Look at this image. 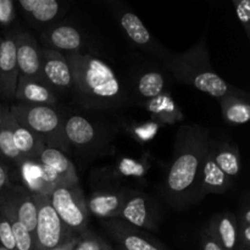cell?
<instances>
[{"instance_id": "26", "label": "cell", "mask_w": 250, "mask_h": 250, "mask_svg": "<svg viewBox=\"0 0 250 250\" xmlns=\"http://www.w3.org/2000/svg\"><path fill=\"white\" fill-rule=\"evenodd\" d=\"M215 163L229 180H236L241 175L242 161L238 146L226 141H214L211 144Z\"/></svg>"}, {"instance_id": "12", "label": "cell", "mask_w": 250, "mask_h": 250, "mask_svg": "<svg viewBox=\"0 0 250 250\" xmlns=\"http://www.w3.org/2000/svg\"><path fill=\"white\" fill-rule=\"evenodd\" d=\"M41 81L58 98L72 93V71L63 54L42 48Z\"/></svg>"}, {"instance_id": "32", "label": "cell", "mask_w": 250, "mask_h": 250, "mask_svg": "<svg viewBox=\"0 0 250 250\" xmlns=\"http://www.w3.org/2000/svg\"><path fill=\"white\" fill-rule=\"evenodd\" d=\"M1 199H0V246L9 250H15V239L14 234H12L11 224L2 209Z\"/></svg>"}, {"instance_id": "38", "label": "cell", "mask_w": 250, "mask_h": 250, "mask_svg": "<svg viewBox=\"0 0 250 250\" xmlns=\"http://www.w3.org/2000/svg\"><path fill=\"white\" fill-rule=\"evenodd\" d=\"M237 220H238L239 226H248V225H250V202L241 208V212L237 216Z\"/></svg>"}, {"instance_id": "20", "label": "cell", "mask_w": 250, "mask_h": 250, "mask_svg": "<svg viewBox=\"0 0 250 250\" xmlns=\"http://www.w3.org/2000/svg\"><path fill=\"white\" fill-rule=\"evenodd\" d=\"M204 229L225 250H238L239 224L237 215L229 211L219 212L209 220Z\"/></svg>"}, {"instance_id": "39", "label": "cell", "mask_w": 250, "mask_h": 250, "mask_svg": "<svg viewBox=\"0 0 250 250\" xmlns=\"http://www.w3.org/2000/svg\"><path fill=\"white\" fill-rule=\"evenodd\" d=\"M76 242H77V237L73 239H71L70 242H67V243L63 244V246L59 247V248L53 249V250H73V248H75V246H76Z\"/></svg>"}, {"instance_id": "4", "label": "cell", "mask_w": 250, "mask_h": 250, "mask_svg": "<svg viewBox=\"0 0 250 250\" xmlns=\"http://www.w3.org/2000/svg\"><path fill=\"white\" fill-rule=\"evenodd\" d=\"M9 107L14 119L41 138L45 146L59 149L65 154L71 150L65 134L66 117L56 106L15 103Z\"/></svg>"}, {"instance_id": "41", "label": "cell", "mask_w": 250, "mask_h": 250, "mask_svg": "<svg viewBox=\"0 0 250 250\" xmlns=\"http://www.w3.org/2000/svg\"><path fill=\"white\" fill-rule=\"evenodd\" d=\"M0 250H9V249H6V248H4L2 246H0Z\"/></svg>"}, {"instance_id": "5", "label": "cell", "mask_w": 250, "mask_h": 250, "mask_svg": "<svg viewBox=\"0 0 250 250\" xmlns=\"http://www.w3.org/2000/svg\"><path fill=\"white\" fill-rule=\"evenodd\" d=\"M65 134L70 149L81 158H98L106 154L116 138V129L82 115H71L66 119Z\"/></svg>"}, {"instance_id": "2", "label": "cell", "mask_w": 250, "mask_h": 250, "mask_svg": "<svg viewBox=\"0 0 250 250\" xmlns=\"http://www.w3.org/2000/svg\"><path fill=\"white\" fill-rule=\"evenodd\" d=\"M72 71V97L85 110H117L131 104V94L115 71L90 54L65 55Z\"/></svg>"}, {"instance_id": "24", "label": "cell", "mask_w": 250, "mask_h": 250, "mask_svg": "<svg viewBox=\"0 0 250 250\" xmlns=\"http://www.w3.org/2000/svg\"><path fill=\"white\" fill-rule=\"evenodd\" d=\"M143 106L151 115L154 121L160 126L175 125L185 119L183 112L181 111V109L177 106L176 102L167 90L159 97L146 102Z\"/></svg>"}, {"instance_id": "25", "label": "cell", "mask_w": 250, "mask_h": 250, "mask_svg": "<svg viewBox=\"0 0 250 250\" xmlns=\"http://www.w3.org/2000/svg\"><path fill=\"white\" fill-rule=\"evenodd\" d=\"M12 120L14 117L10 112L9 104L0 103V158L17 167L23 161V158L15 146Z\"/></svg>"}, {"instance_id": "22", "label": "cell", "mask_w": 250, "mask_h": 250, "mask_svg": "<svg viewBox=\"0 0 250 250\" xmlns=\"http://www.w3.org/2000/svg\"><path fill=\"white\" fill-rule=\"evenodd\" d=\"M15 100L16 103H23V104L49 105V106H56L59 103V98L41 80L23 77V76L19 77Z\"/></svg>"}, {"instance_id": "10", "label": "cell", "mask_w": 250, "mask_h": 250, "mask_svg": "<svg viewBox=\"0 0 250 250\" xmlns=\"http://www.w3.org/2000/svg\"><path fill=\"white\" fill-rule=\"evenodd\" d=\"M37 161L42 166L49 193L60 186L80 185L76 167L63 151L50 146H44L37 158Z\"/></svg>"}, {"instance_id": "3", "label": "cell", "mask_w": 250, "mask_h": 250, "mask_svg": "<svg viewBox=\"0 0 250 250\" xmlns=\"http://www.w3.org/2000/svg\"><path fill=\"white\" fill-rule=\"evenodd\" d=\"M164 66L178 83L190 85L220 100L237 89L217 75L210 62L207 33L183 53L168 51L163 59Z\"/></svg>"}, {"instance_id": "31", "label": "cell", "mask_w": 250, "mask_h": 250, "mask_svg": "<svg viewBox=\"0 0 250 250\" xmlns=\"http://www.w3.org/2000/svg\"><path fill=\"white\" fill-rule=\"evenodd\" d=\"M73 250H115V248L100 234L88 229L77 237Z\"/></svg>"}, {"instance_id": "7", "label": "cell", "mask_w": 250, "mask_h": 250, "mask_svg": "<svg viewBox=\"0 0 250 250\" xmlns=\"http://www.w3.org/2000/svg\"><path fill=\"white\" fill-rule=\"evenodd\" d=\"M34 199L38 209L34 234L37 250L56 249L77 237L61 221L51 205L49 195L34 194Z\"/></svg>"}, {"instance_id": "13", "label": "cell", "mask_w": 250, "mask_h": 250, "mask_svg": "<svg viewBox=\"0 0 250 250\" xmlns=\"http://www.w3.org/2000/svg\"><path fill=\"white\" fill-rule=\"evenodd\" d=\"M19 77L16 29H12L0 37V98L5 104L15 100Z\"/></svg>"}, {"instance_id": "29", "label": "cell", "mask_w": 250, "mask_h": 250, "mask_svg": "<svg viewBox=\"0 0 250 250\" xmlns=\"http://www.w3.org/2000/svg\"><path fill=\"white\" fill-rule=\"evenodd\" d=\"M1 205L7 219L10 220V224H11L12 234H14L15 239V250H37L34 236L20 224L19 220L15 216L14 210L5 202L4 198L1 199Z\"/></svg>"}, {"instance_id": "14", "label": "cell", "mask_w": 250, "mask_h": 250, "mask_svg": "<svg viewBox=\"0 0 250 250\" xmlns=\"http://www.w3.org/2000/svg\"><path fill=\"white\" fill-rule=\"evenodd\" d=\"M43 49L67 54L82 53L85 45L84 34L78 27L68 22H58L39 33Z\"/></svg>"}, {"instance_id": "27", "label": "cell", "mask_w": 250, "mask_h": 250, "mask_svg": "<svg viewBox=\"0 0 250 250\" xmlns=\"http://www.w3.org/2000/svg\"><path fill=\"white\" fill-rule=\"evenodd\" d=\"M12 134H14L15 146L23 160H37L42 149L45 146L43 141L32 133L29 129L21 126L15 119L12 120Z\"/></svg>"}, {"instance_id": "33", "label": "cell", "mask_w": 250, "mask_h": 250, "mask_svg": "<svg viewBox=\"0 0 250 250\" xmlns=\"http://www.w3.org/2000/svg\"><path fill=\"white\" fill-rule=\"evenodd\" d=\"M233 5L237 19L243 26L247 37L250 41V0H234Z\"/></svg>"}, {"instance_id": "36", "label": "cell", "mask_w": 250, "mask_h": 250, "mask_svg": "<svg viewBox=\"0 0 250 250\" xmlns=\"http://www.w3.org/2000/svg\"><path fill=\"white\" fill-rule=\"evenodd\" d=\"M199 238L200 248H202V250H225L221 246H220V243L214 238V237L210 236V234L208 233V231L204 227H203L202 231H200Z\"/></svg>"}, {"instance_id": "35", "label": "cell", "mask_w": 250, "mask_h": 250, "mask_svg": "<svg viewBox=\"0 0 250 250\" xmlns=\"http://www.w3.org/2000/svg\"><path fill=\"white\" fill-rule=\"evenodd\" d=\"M16 20V4L12 0H0V27H10Z\"/></svg>"}, {"instance_id": "42", "label": "cell", "mask_w": 250, "mask_h": 250, "mask_svg": "<svg viewBox=\"0 0 250 250\" xmlns=\"http://www.w3.org/2000/svg\"><path fill=\"white\" fill-rule=\"evenodd\" d=\"M238 250H249V249H246V248H241V247H239Z\"/></svg>"}, {"instance_id": "18", "label": "cell", "mask_w": 250, "mask_h": 250, "mask_svg": "<svg viewBox=\"0 0 250 250\" xmlns=\"http://www.w3.org/2000/svg\"><path fill=\"white\" fill-rule=\"evenodd\" d=\"M16 55L20 76L41 80L42 46L33 34L16 29Z\"/></svg>"}, {"instance_id": "16", "label": "cell", "mask_w": 250, "mask_h": 250, "mask_svg": "<svg viewBox=\"0 0 250 250\" xmlns=\"http://www.w3.org/2000/svg\"><path fill=\"white\" fill-rule=\"evenodd\" d=\"M129 190L131 188L109 186L92 192L87 199L89 215L98 217L102 221L119 219Z\"/></svg>"}, {"instance_id": "34", "label": "cell", "mask_w": 250, "mask_h": 250, "mask_svg": "<svg viewBox=\"0 0 250 250\" xmlns=\"http://www.w3.org/2000/svg\"><path fill=\"white\" fill-rule=\"evenodd\" d=\"M15 182L12 181V173H11V165L7 164L4 159L0 158V199L4 198Z\"/></svg>"}, {"instance_id": "1", "label": "cell", "mask_w": 250, "mask_h": 250, "mask_svg": "<svg viewBox=\"0 0 250 250\" xmlns=\"http://www.w3.org/2000/svg\"><path fill=\"white\" fill-rule=\"evenodd\" d=\"M212 142L209 129L200 125H183L173 142V155L161 192L170 207L192 205L203 160Z\"/></svg>"}, {"instance_id": "15", "label": "cell", "mask_w": 250, "mask_h": 250, "mask_svg": "<svg viewBox=\"0 0 250 250\" xmlns=\"http://www.w3.org/2000/svg\"><path fill=\"white\" fill-rule=\"evenodd\" d=\"M211 144H210L209 149H208L207 154H205L202 167H200L199 177H198L194 194H193L192 205L202 202L209 194H222V193H226L233 185V181L229 180L225 175L224 171L215 163L211 150Z\"/></svg>"}, {"instance_id": "30", "label": "cell", "mask_w": 250, "mask_h": 250, "mask_svg": "<svg viewBox=\"0 0 250 250\" xmlns=\"http://www.w3.org/2000/svg\"><path fill=\"white\" fill-rule=\"evenodd\" d=\"M149 158L142 159V160H131V159H124L120 161L114 168H111V175L105 178H112L117 181L125 177H136L143 178L148 171L150 163L148 161Z\"/></svg>"}, {"instance_id": "21", "label": "cell", "mask_w": 250, "mask_h": 250, "mask_svg": "<svg viewBox=\"0 0 250 250\" xmlns=\"http://www.w3.org/2000/svg\"><path fill=\"white\" fill-rule=\"evenodd\" d=\"M167 77L159 67H144L133 78L132 90L136 98L144 104L148 100L154 99L166 92Z\"/></svg>"}, {"instance_id": "11", "label": "cell", "mask_w": 250, "mask_h": 250, "mask_svg": "<svg viewBox=\"0 0 250 250\" xmlns=\"http://www.w3.org/2000/svg\"><path fill=\"white\" fill-rule=\"evenodd\" d=\"M103 229L124 250H168L148 231L134 227L120 219L102 221Z\"/></svg>"}, {"instance_id": "37", "label": "cell", "mask_w": 250, "mask_h": 250, "mask_svg": "<svg viewBox=\"0 0 250 250\" xmlns=\"http://www.w3.org/2000/svg\"><path fill=\"white\" fill-rule=\"evenodd\" d=\"M239 247L250 250V225L239 226Z\"/></svg>"}, {"instance_id": "28", "label": "cell", "mask_w": 250, "mask_h": 250, "mask_svg": "<svg viewBox=\"0 0 250 250\" xmlns=\"http://www.w3.org/2000/svg\"><path fill=\"white\" fill-rule=\"evenodd\" d=\"M17 170H19L20 177L22 180L21 185L27 188L29 192L33 194H50L45 180H44L43 170L38 161L23 160L17 166Z\"/></svg>"}, {"instance_id": "9", "label": "cell", "mask_w": 250, "mask_h": 250, "mask_svg": "<svg viewBox=\"0 0 250 250\" xmlns=\"http://www.w3.org/2000/svg\"><path fill=\"white\" fill-rule=\"evenodd\" d=\"M119 219L144 231H158L160 208L158 202L148 193L131 189Z\"/></svg>"}, {"instance_id": "23", "label": "cell", "mask_w": 250, "mask_h": 250, "mask_svg": "<svg viewBox=\"0 0 250 250\" xmlns=\"http://www.w3.org/2000/svg\"><path fill=\"white\" fill-rule=\"evenodd\" d=\"M222 117L233 126L250 122V94L237 88L233 93L219 100Z\"/></svg>"}, {"instance_id": "19", "label": "cell", "mask_w": 250, "mask_h": 250, "mask_svg": "<svg viewBox=\"0 0 250 250\" xmlns=\"http://www.w3.org/2000/svg\"><path fill=\"white\" fill-rule=\"evenodd\" d=\"M4 199L14 210L15 216L19 220L20 224L34 236L38 209H37L33 193L29 192L21 183H15L10 192L5 195Z\"/></svg>"}, {"instance_id": "6", "label": "cell", "mask_w": 250, "mask_h": 250, "mask_svg": "<svg viewBox=\"0 0 250 250\" xmlns=\"http://www.w3.org/2000/svg\"><path fill=\"white\" fill-rule=\"evenodd\" d=\"M49 198L61 221L76 236L78 237L88 231L90 215L88 211L87 198L80 185L56 187Z\"/></svg>"}, {"instance_id": "40", "label": "cell", "mask_w": 250, "mask_h": 250, "mask_svg": "<svg viewBox=\"0 0 250 250\" xmlns=\"http://www.w3.org/2000/svg\"><path fill=\"white\" fill-rule=\"evenodd\" d=\"M115 250H124V249H122V248H121V247L116 246V249H115Z\"/></svg>"}, {"instance_id": "17", "label": "cell", "mask_w": 250, "mask_h": 250, "mask_svg": "<svg viewBox=\"0 0 250 250\" xmlns=\"http://www.w3.org/2000/svg\"><path fill=\"white\" fill-rule=\"evenodd\" d=\"M17 5L31 26L41 32L60 22L66 11L65 4L58 0H20Z\"/></svg>"}, {"instance_id": "8", "label": "cell", "mask_w": 250, "mask_h": 250, "mask_svg": "<svg viewBox=\"0 0 250 250\" xmlns=\"http://www.w3.org/2000/svg\"><path fill=\"white\" fill-rule=\"evenodd\" d=\"M107 5L111 9L114 16L116 17L117 23L120 24L124 33L136 48L151 54V55L158 56L161 60L165 58L168 51L156 41L155 37L149 32L142 20L133 11L115 0L107 1Z\"/></svg>"}]
</instances>
